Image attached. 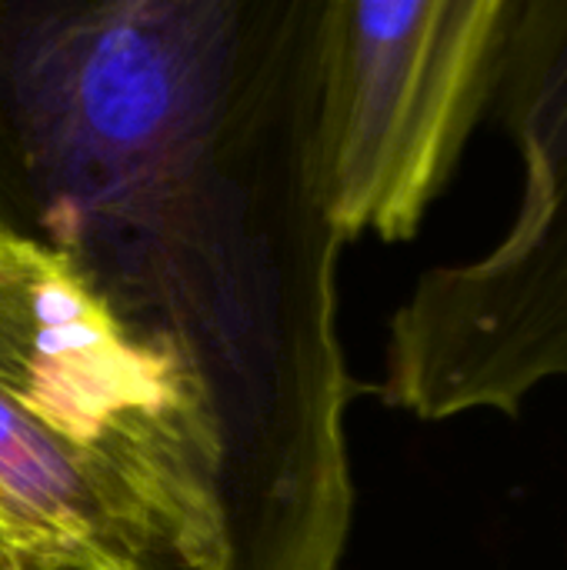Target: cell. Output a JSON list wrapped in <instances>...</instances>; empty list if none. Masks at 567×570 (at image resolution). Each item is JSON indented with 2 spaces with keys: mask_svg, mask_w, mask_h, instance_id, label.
Instances as JSON below:
<instances>
[{
  "mask_svg": "<svg viewBox=\"0 0 567 570\" xmlns=\"http://www.w3.org/2000/svg\"><path fill=\"white\" fill-rule=\"evenodd\" d=\"M324 0H0V227L67 261L217 458L224 570H338L354 518Z\"/></svg>",
  "mask_w": 567,
  "mask_h": 570,
  "instance_id": "1",
  "label": "cell"
},
{
  "mask_svg": "<svg viewBox=\"0 0 567 570\" xmlns=\"http://www.w3.org/2000/svg\"><path fill=\"white\" fill-rule=\"evenodd\" d=\"M515 0H324L317 170L348 244L411 240L488 117Z\"/></svg>",
  "mask_w": 567,
  "mask_h": 570,
  "instance_id": "4",
  "label": "cell"
},
{
  "mask_svg": "<svg viewBox=\"0 0 567 570\" xmlns=\"http://www.w3.org/2000/svg\"><path fill=\"white\" fill-rule=\"evenodd\" d=\"M488 117L521 154V207L488 257L428 271L391 317L381 397L421 421L518 417L567 381V0H515Z\"/></svg>",
  "mask_w": 567,
  "mask_h": 570,
  "instance_id": "3",
  "label": "cell"
},
{
  "mask_svg": "<svg viewBox=\"0 0 567 570\" xmlns=\"http://www.w3.org/2000/svg\"><path fill=\"white\" fill-rule=\"evenodd\" d=\"M0 570H224L190 397L60 254L3 227Z\"/></svg>",
  "mask_w": 567,
  "mask_h": 570,
  "instance_id": "2",
  "label": "cell"
}]
</instances>
